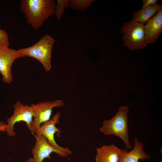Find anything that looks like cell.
<instances>
[{"label": "cell", "mask_w": 162, "mask_h": 162, "mask_svg": "<svg viewBox=\"0 0 162 162\" xmlns=\"http://www.w3.org/2000/svg\"><path fill=\"white\" fill-rule=\"evenodd\" d=\"M56 7L54 0H21L20 9L24 14L28 23L38 29L55 14Z\"/></svg>", "instance_id": "obj_1"}, {"label": "cell", "mask_w": 162, "mask_h": 162, "mask_svg": "<svg viewBox=\"0 0 162 162\" xmlns=\"http://www.w3.org/2000/svg\"><path fill=\"white\" fill-rule=\"evenodd\" d=\"M26 162H34L33 158H29Z\"/></svg>", "instance_id": "obj_19"}, {"label": "cell", "mask_w": 162, "mask_h": 162, "mask_svg": "<svg viewBox=\"0 0 162 162\" xmlns=\"http://www.w3.org/2000/svg\"><path fill=\"white\" fill-rule=\"evenodd\" d=\"M64 105V101L62 100L44 101L32 104L31 106L33 110L34 116L30 131L32 134H34L41 124L50 119L54 108L62 107Z\"/></svg>", "instance_id": "obj_6"}, {"label": "cell", "mask_w": 162, "mask_h": 162, "mask_svg": "<svg viewBox=\"0 0 162 162\" xmlns=\"http://www.w3.org/2000/svg\"><path fill=\"white\" fill-rule=\"evenodd\" d=\"M60 113L58 112L49 121L41 125L34 134L41 135L45 137L49 144L56 149L62 152L65 157L70 155L72 151L68 147H63L59 146L55 140V135L60 137L61 130L56 126L59 123Z\"/></svg>", "instance_id": "obj_7"}, {"label": "cell", "mask_w": 162, "mask_h": 162, "mask_svg": "<svg viewBox=\"0 0 162 162\" xmlns=\"http://www.w3.org/2000/svg\"><path fill=\"white\" fill-rule=\"evenodd\" d=\"M13 114L7 120L5 132L8 136H14L16 133L14 131V125L20 122H25L30 130L33 120L34 111L32 106L24 105L20 101L16 102L13 106Z\"/></svg>", "instance_id": "obj_5"}, {"label": "cell", "mask_w": 162, "mask_h": 162, "mask_svg": "<svg viewBox=\"0 0 162 162\" xmlns=\"http://www.w3.org/2000/svg\"><path fill=\"white\" fill-rule=\"evenodd\" d=\"M143 5L142 8L154 5L157 4V0H142Z\"/></svg>", "instance_id": "obj_17"}, {"label": "cell", "mask_w": 162, "mask_h": 162, "mask_svg": "<svg viewBox=\"0 0 162 162\" xmlns=\"http://www.w3.org/2000/svg\"><path fill=\"white\" fill-rule=\"evenodd\" d=\"M158 4L137 10L132 14V20L144 24L157 13L161 5Z\"/></svg>", "instance_id": "obj_13"}, {"label": "cell", "mask_w": 162, "mask_h": 162, "mask_svg": "<svg viewBox=\"0 0 162 162\" xmlns=\"http://www.w3.org/2000/svg\"><path fill=\"white\" fill-rule=\"evenodd\" d=\"M24 57L18 50L9 47L0 46V73L2 76V80L10 84L13 81L12 67L16 59Z\"/></svg>", "instance_id": "obj_8"}, {"label": "cell", "mask_w": 162, "mask_h": 162, "mask_svg": "<svg viewBox=\"0 0 162 162\" xmlns=\"http://www.w3.org/2000/svg\"><path fill=\"white\" fill-rule=\"evenodd\" d=\"M162 162V160H161V162Z\"/></svg>", "instance_id": "obj_20"}, {"label": "cell", "mask_w": 162, "mask_h": 162, "mask_svg": "<svg viewBox=\"0 0 162 162\" xmlns=\"http://www.w3.org/2000/svg\"><path fill=\"white\" fill-rule=\"evenodd\" d=\"M134 145L133 149L128 151L125 148L121 150L118 162H138L140 160H149L150 155L144 150V145L137 137L134 139Z\"/></svg>", "instance_id": "obj_11"}, {"label": "cell", "mask_w": 162, "mask_h": 162, "mask_svg": "<svg viewBox=\"0 0 162 162\" xmlns=\"http://www.w3.org/2000/svg\"><path fill=\"white\" fill-rule=\"evenodd\" d=\"M121 32L124 45L130 50L144 49L146 46L144 24L131 20L122 26Z\"/></svg>", "instance_id": "obj_4"}, {"label": "cell", "mask_w": 162, "mask_h": 162, "mask_svg": "<svg viewBox=\"0 0 162 162\" xmlns=\"http://www.w3.org/2000/svg\"><path fill=\"white\" fill-rule=\"evenodd\" d=\"M121 150L113 144L97 148L95 162H118Z\"/></svg>", "instance_id": "obj_12"}, {"label": "cell", "mask_w": 162, "mask_h": 162, "mask_svg": "<svg viewBox=\"0 0 162 162\" xmlns=\"http://www.w3.org/2000/svg\"><path fill=\"white\" fill-rule=\"evenodd\" d=\"M70 0H57L56 8L55 14L57 18L60 20L66 7L69 5Z\"/></svg>", "instance_id": "obj_15"}, {"label": "cell", "mask_w": 162, "mask_h": 162, "mask_svg": "<svg viewBox=\"0 0 162 162\" xmlns=\"http://www.w3.org/2000/svg\"><path fill=\"white\" fill-rule=\"evenodd\" d=\"M7 123L5 122L0 121V132H5Z\"/></svg>", "instance_id": "obj_18"}, {"label": "cell", "mask_w": 162, "mask_h": 162, "mask_svg": "<svg viewBox=\"0 0 162 162\" xmlns=\"http://www.w3.org/2000/svg\"><path fill=\"white\" fill-rule=\"evenodd\" d=\"M34 135L35 142L31 152L34 162H43L45 158H50V154L53 152L61 157H65L62 152L51 145L44 136Z\"/></svg>", "instance_id": "obj_9"}, {"label": "cell", "mask_w": 162, "mask_h": 162, "mask_svg": "<svg viewBox=\"0 0 162 162\" xmlns=\"http://www.w3.org/2000/svg\"><path fill=\"white\" fill-rule=\"evenodd\" d=\"M147 44H154L162 32V6L157 14L144 24Z\"/></svg>", "instance_id": "obj_10"}, {"label": "cell", "mask_w": 162, "mask_h": 162, "mask_svg": "<svg viewBox=\"0 0 162 162\" xmlns=\"http://www.w3.org/2000/svg\"><path fill=\"white\" fill-rule=\"evenodd\" d=\"M93 0H70L69 5L72 9L79 10H84L93 3Z\"/></svg>", "instance_id": "obj_14"}, {"label": "cell", "mask_w": 162, "mask_h": 162, "mask_svg": "<svg viewBox=\"0 0 162 162\" xmlns=\"http://www.w3.org/2000/svg\"><path fill=\"white\" fill-rule=\"evenodd\" d=\"M55 42L52 37L46 34L32 46L18 50L24 57L32 58L38 61L46 71L48 72L52 68V54Z\"/></svg>", "instance_id": "obj_3"}, {"label": "cell", "mask_w": 162, "mask_h": 162, "mask_svg": "<svg viewBox=\"0 0 162 162\" xmlns=\"http://www.w3.org/2000/svg\"><path fill=\"white\" fill-rule=\"evenodd\" d=\"M128 107L121 106L116 114L109 120H105L99 130L104 135H114L120 138L128 149L132 148L129 142L128 114Z\"/></svg>", "instance_id": "obj_2"}, {"label": "cell", "mask_w": 162, "mask_h": 162, "mask_svg": "<svg viewBox=\"0 0 162 162\" xmlns=\"http://www.w3.org/2000/svg\"><path fill=\"white\" fill-rule=\"evenodd\" d=\"M0 46L9 47L10 43L8 35L5 30L0 29Z\"/></svg>", "instance_id": "obj_16"}]
</instances>
